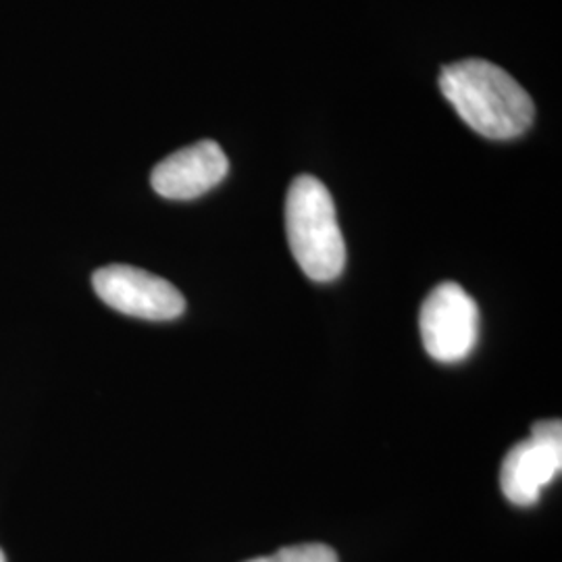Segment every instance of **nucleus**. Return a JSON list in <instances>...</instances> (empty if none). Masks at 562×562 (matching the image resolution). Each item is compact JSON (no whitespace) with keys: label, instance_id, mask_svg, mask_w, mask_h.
Returning a JSON list of instances; mask_svg holds the SVG:
<instances>
[{"label":"nucleus","instance_id":"2","mask_svg":"<svg viewBox=\"0 0 562 562\" xmlns=\"http://www.w3.org/2000/svg\"><path fill=\"white\" fill-rule=\"evenodd\" d=\"M285 234L302 273L313 281L340 278L346 265L336 204L323 181L299 176L285 196Z\"/></svg>","mask_w":562,"mask_h":562},{"label":"nucleus","instance_id":"6","mask_svg":"<svg viewBox=\"0 0 562 562\" xmlns=\"http://www.w3.org/2000/svg\"><path fill=\"white\" fill-rule=\"evenodd\" d=\"M229 171V161L217 142L201 140L162 159L150 176L153 190L169 201H194Z\"/></svg>","mask_w":562,"mask_h":562},{"label":"nucleus","instance_id":"1","mask_svg":"<svg viewBox=\"0 0 562 562\" xmlns=\"http://www.w3.org/2000/svg\"><path fill=\"white\" fill-rule=\"evenodd\" d=\"M440 88L461 120L490 140L522 136L536 117L527 90L503 67L482 59L446 65Z\"/></svg>","mask_w":562,"mask_h":562},{"label":"nucleus","instance_id":"4","mask_svg":"<svg viewBox=\"0 0 562 562\" xmlns=\"http://www.w3.org/2000/svg\"><path fill=\"white\" fill-rule=\"evenodd\" d=\"M92 285L106 306L127 317L171 322L186 311V299L171 281L132 265H106L97 269Z\"/></svg>","mask_w":562,"mask_h":562},{"label":"nucleus","instance_id":"7","mask_svg":"<svg viewBox=\"0 0 562 562\" xmlns=\"http://www.w3.org/2000/svg\"><path fill=\"white\" fill-rule=\"evenodd\" d=\"M248 562H338V554L325 543H301Z\"/></svg>","mask_w":562,"mask_h":562},{"label":"nucleus","instance_id":"5","mask_svg":"<svg viewBox=\"0 0 562 562\" xmlns=\"http://www.w3.org/2000/svg\"><path fill=\"white\" fill-rule=\"evenodd\" d=\"M562 423H536L531 438L519 442L504 457L501 469L503 494L517 506H533L546 485L561 475Z\"/></svg>","mask_w":562,"mask_h":562},{"label":"nucleus","instance_id":"8","mask_svg":"<svg viewBox=\"0 0 562 562\" xmlns=\"http://www.w3.org/2000/svg\"><path fill=\"white\" fill-rule=\"evenodd\" d=\"M0 562H7V559H4V552L0 550Z\"/></svg>","mask_w":562,"mask_h":562},{"label":"nucleus","instance_id":"3","mask_svg":"<svg viewBox=\"0 0 562 562\" xmlns=\"http://www.w3.org/2000/svg\"><path fill=\"white\" fill-rule=\"evenodd\" d=\"M423 346L440 362L464 361L480 336V308L454 281L436 285L419 315Z\"/></svg>","mask_w":562,"mask_h":562}]
</instances>
